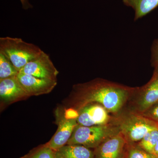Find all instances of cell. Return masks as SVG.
Listing matches in <instances>:
<instances>
[{
    "mask_svg": "<svg viewBox=\"0 0 158 158\" xmlns=\"http://www.w3.org/2000/svg\"><path fill=\"white\" fill-rule=\"evenodd\" d=\"M136 89L98 78L73 85L63 103L65 108L77 111L88 104L98 103L109 113L116 115L121 112Z\"/></svg>",
    "mask_w": 158,
    "mask_h": 158,
    "instance_id": "6da1fadb",
    "label": "cell"
},
{
    "mask_svg": "<svg viewBox=\"0 0 158 158\" xmlns=\"http://www.w3.org/2000/svg\"><path fill=\"white\" fill-rule=\"evenodd\" d=\"M111 122L118 127L127 144L139 142L148 132L158 128V123L132 110L112 116Z\"/></svg>",
    "mask_w": 158,
    "mask_h": 158,
    "instance_id": "7a4b0ae2",
    "label": "cell"
},
{
    "mask_svg": "<svg viewBox=\"0 0 158 158\" xmlns=\"http://www.w3.org/2000/svg\"><path fill=\"white\" fill-rule=\"evenodd\" d=\"M0 52L2 53L20 71L29 62L39 56L43 51L37 46L19 38H0Z\"/></svg>",
    "mask_w": 158,
    "mask_h": 158,
    "instance_id": "3957f363",
    "label": "cell"
},
{
    "mask_svg": "<svg viewBox=\"0 0 158 158\" xmlns=\"http://www.w3.org/2000/svg\"><path fill=\"white\" fill-rule=\"evenodd\" d=\"M118 127L110 122L103 125L86 127L78 124L67 144H80L94 149L105 140L119 133Z\"/></svg>",
    "mask_w": 158,
    "mask_h": 158,
    "instance_id": "277c9868",
    "label": "cell"
},
{
    "mask_svg": "<svg viewBox=\"0 0 158 158\" xmlns=\"http://www.w3.org/2000/svg\"><path fill=\"white\" fill-rule=\"evenodd\" d=\"M55 115L58 129L50 140L45 144L56 151L67 144L78 125L77 119L78 113L74 109L60 106L56 109Z\"/></svg>",
    "mask_w": 158,
    "mask_h": 158,
    "instance_id": "5b68a950",
    "label": "cell"
},
{
    "mask_svg": "<svg viewBox=\"0 0 158 158\" xmlns=\"http://www.w3.org/2000/svg\"><path fill=\"white\" fill-rule=\"evenodd\" d=\"M78 116L77 120L78 124L83 126L103 125L110 123L112 116L102 105L98 103H90L77 110Z\"/></svg>",
    "mask_w": 158,
    "mask_h": 158,
    "instance_id": "8992f818",
    "label": "cell"
},
{
    "mask_svg": "<svg viewBox=\"0 0 158 158\" xmlns=\"http://www.w3.org/2000/svg\"><path fill=\"white\" fill-rule=\"evenodd\" d=\"M19 73L54 81H57L59 73L49 56L43 51L39 56L29 62Z\"/></svg>",
    "mask_w": 158,
    "mask_h": 158,
    "instance_id": "52a82bcc",
    "label": "cell"
},
{
    "mask_svg": "<svg viewBox=\"0 0 158 158\" xmlns=\"http://www.w3.org/2000/svg\"><path fill=\"white\" fill-rule=\"evenodd\" d=\"M135 94L137 99L135 103L133 110L142 113L158 102V67L151 79L146 85L137 88Z\"/></svg>",
    "mask_w": 158,
    "mask_h": 158,
    "instance_id": "ba28073f",
    "label": "cell"
},
{
    "mask_svg": "<svg viewBox=\"0 0 158 158\" xmlns=\"http://www.w3.org/2000/svg\"><path fill=\"white\" fill-rule=\"evenodd\" d=\"M30 97L17 78V76L0 80L1 109Z\"/></svg>",
    "mask_w": 158,
    "mask_h": 158,
    "instance_id": "9c48e42d",
    "label": "cell"
},
{
    "mask_svg": "<svg viewBox=\"0 0 158 158\" xmlns=\"http://www.w3.org/2000/svg\"><path fill=\"white\" fill-rule=\"evenodd\" d=\"M17 78L30 97L50 93L57 84V81L41 78L21 73L18 74Z\"/></svg>",
    "mask_w": 158,
    "mask_h": 158,
    "instance_id": "30bf717a",
    "label": "cell"
},
{
    "mask_svg": "<svg viewBox=\"0 0 158 158\" xmlns=\"http://www.w3.org/2000/svg\"><path fill=\"white\" fill-rule=\"evenodd\" d=\"M127 144L124 137L118 133L94 149V158H123Z\"/></svg>",
    "mask_w": 158,
    "mask_h": 158,
    "instance_id": "8fae6325",
    "label": "cell"
},
{
    "mask_svg": "<svg viewBox=\"0 0 158 158\" xmlns=\"http://www.w3.org/2000/svg\"><path fill=\"white\" fill-rule=\"evenodd\" d=\"M55 154L56 158H94L93 151L80 144H65Z\"/></svg>",
    "mask_w": 158,
    "mask_h": 158,
    "instance_id": "7c38bea8",
    "label": "cell"
},
{
    "mask_svg": "<svg viewBox=\"0 0 158 158\" xmlns=\"http://www.w3.org/2000/svg\"><path fill=\"white\" fill-rule=\"evenodd\" d=\"M125 6L135 11V21L149 14L158 7V0H122Z\"/></svg>",
    "mask_w": 158,
    "mask_h": 158,
    "instance_id": "4fadbf2b",
    "label": "cell"
},
{
    "mask_svg": "<svg viewBox=\"0 0 158 158\" xmlns=\"http://www.w3.org/2000/svg\"><path fill=\"white\" fill-rule=\"evenodd\" d=\"M19 73L11 61L0 52V80L17 76Z\"/></svg>",
    "mask_w": 158,
    "mask_h": 158,
    "instance_id": "5bb4252c",
    "label": "cell"
},
{
    "mask_svg": "<svg viewBox=\"0 0 158 158\" xmlns=\"http://www.w3.org/2000/svg\"><path fill=\"white\" fill-rule=\"evenodd\" d=\"M19 158H56V157L55 151L44 144L34 148Z\"/></svg>",
    "mask_w": 158,
    "mask_h": 158,
    "instance_id": "9a60e30c",
    "label": "cell"
},
{
    "mask_svg": "<svg viewBox=\"0 0 158 158\" xmlns=\"http://www.w3.org/2000/svg\"><path fill=\"white\" fill-rule=\"evenodd\" d=\"M123 158H158L153 154L148 152L137 143L127 144Z\"/></svg>",
    "mask_w": 158,
    "mask_h": 158,
    "instance_id": "2e32d148",
    "label": "cell"
},
{
    "mask_svg": "<svg viewBox=\"0 0 158 158\" xmlns=\"http://www.w3.org/2000/svg\"><path fill=\"white\" fill-rule=\"evenodd\" d=\"M158 141V128H156L148 132L137 144L142 149L153 154L154 148Z\"/></svg>",
    "mask_w": 158,
    "mask_h": 158,
    "instance_id": "e0dca14e",
    "label": "cell"
},
{
    "mask_svg": "<svg viewBox=\"0 0 158 158\" xmlns=\"http://www.w3.org/2000/svg\"><path fill=\"white\" fill-rule=\"evenodd\" d=\"M141 114L158 123V102Z\"/></svg>",
    "mask_w": 158,
    "mask_h": 158,
    "instance_id": "ac0fdd59",
    "label": "cell"
},
{
    "mask_svg": "<svg viewBox=\"0 0 158 158\" xmlns=\"http://www.w3.org/2000/svg\"><path fill=\"white\" fill-rule=\"evenodd\" d=\"M151 62L155 68L158 67V38L155 40L152 46Z\"/></svg>",
    "mask_w": 158,
    "mask_h": 158,
    "instance_id": "d6986e66",
    "label": "cell"
},
{
    "mask_svg": "<svg viewBox=\"0 0 158 158\" xmlns=\"http://www.w3.org/2000/svg\"><path fill=\"white\" fill-rule=\"evenodd\" d=\"M22 5L23 9L25 10L31 9L33 6L29 2V0H20Z\"/></svg>",
    "mask_w": 158,
    "mask_h": 158,
    "instance_id": "ffe728a7",
    "label": "cell"
},
{
    "mask_svg": "<svg viewBox=\"0 0 158 158\" xmlns=\"http://www.w3.org/2000/svg\"><path fill=\"white\" fill-rule=\"evenodd\" d=\"M153 154L156 156L158 157V141L156 144L154 148L153 152Z\"/></svg>",
    "mask_w": 158,
    "mask_h": 158,
    "instance_id": "44dd1931",
    "label": "cell"
}]
</instances>
